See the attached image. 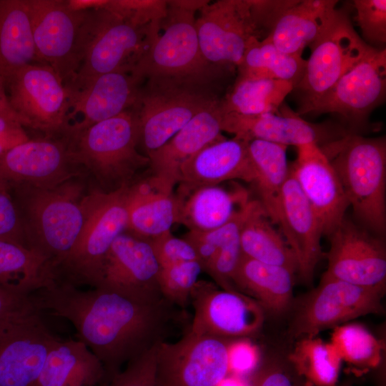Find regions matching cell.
Listing matches in <instances>:
<instances>
[{
	"mask_svg": "<svg viewBox=\"0 0 386 386\" xmlns=\"http://www.w3.org/2000/svg\"><path fill=\"white\" fill-rule=\"evenodd\" d=\"M88 350L78 340H60L48 353L36 386H62Z\"/></svg>",
	"mask_w": 386,
	"mask_h": 386,
	"instance_id": "cell-39",
	"label": "cell"
},
{
	"mask_svg": "<svg viewBox=\"0 0 386 386\" xmlns=\"http://www.w3.org/2000/svg\"><path fill=\"white\" fill-rule=\"evenodd\" d=\"M202 271L198 260L160 267L158 284L161 294L180 308L190 302L192 290Z\"/></svg>",
	"mask_w": 386,
	"mask_h": 386,
	"instance_id": "cell-40",
	"label": "cell"
},
{
	"mask_svg": "<svg viewBox=\"0 0 386 386\" xmlns=\"http://www.w3.org/2000/svg\"><path fill=\"white\" fill-rule=\"evenodd\" d=\"M330 343L354 372L368 371L381 361L380 342L362 325L352 323L335 327Z\"/></svg>",
	"mask_w": 386,
	"mask_h": 386,
	"instance_id": "cell-38",
	"label": "cell"
},
{
	"mask_svg": "<svg viewBox=\"0 0 386 386\" xmlns=\"http://www.w3.org/2000/svg\"><path fill=\"white\" fill-rule=\"evenodd\" d=\"M167 1L163 30L137 63L131 73L144 81L149 78L217 77L222 66L207 62L202 56L195 26V13L205 0Z\"/></svg>",
	"mask_w": 386,
	"mask_h": 386,
	"instance_id": "cell-8",
	"label": "cell"
},
{
	"mask_svg": "<svg viewBox=\"0 0 386 386\" xmlns=\"http://www.w3.org/2000/svg\"><path fill=\"white\" fill-rule=\"evenodd\" d=\"M60 341L34 307L0 327V386H36L45 360Z\"/></svg>",
	"mask_w": 386,
	"mask_h": 386,
	"instance_id": "cell-16",
	"label": "cell"
},
{
	"mask_svg": "<svg viewBox=\"0 0 386 386\" xmlns=\"http://www.w3.org/2000/svg\"><path fill=\"white\" fill-rule=\"evenodd\" d=\"M127 207L125 232L147 241L171 231L177 221L176 194L152 175L129 185Z\"/></svg>",
	"mask_w": 386,
	"mask_h": 386,
	"instance_id": "cell-28",
	"label": "cell"
},
{
	"mask_svg": "<svg viewBox=\"0 0 386 386\" xmlns=\"http://www.w3.org/2000/svg\"><path fill=\"white\" fill-rule=\"evenodd\" d=\"M125 21L144 26L161 22L167 16L164 0H107L103 7Z\"/></svg>",
	"mask_w": 386,
	"mask_h": 386,
	"instance_id": "cell-41",
	"label": "cell"
},
{
	"mask_svg": "<svg viewBox=\"0 0 386 386\" xmlns=\"http://www.w3.org/2000/svg\"><path fill=\"white\" fill-rule=\"evenodd\" d=\"M356 21L365 39L375 44L386 42V1L355 0Z\"/></svg>",
	"mask_w": 386,
	"mask_h": 386,
	"instance_id": "cell-42",
	"label": "cell"
},
{
	"mask_svg": "<svg viewBox=\"0 0 386 386\" xmlns=\"http://www.w3.org/2000/svg\"><path fill=\"white\" fill-rule=\"evenodd\" d=\"M337 1L303 0L294 2L274 21L266 37L279 50L302 55L306 46L318 41L339 18Z\"/></svg>",
	"mask_w": 386,
	"mask_h": 386,
	"instance_id": "cell-27",
	"label": "cell"
},
{
	"mask_svg": "<svg viewBox=\"0 0 386 386\" xmlns=\"http://www.w3.org/2000/svg\"><path fill=\"white\" fill-rule=\"evenodd\" d=\"M277 224L295 256L297 273L302 280L310 282L324 256L321 247L323 233L320 220L295 179L290 165L279 197Z\"/></svg>",
	"mask_w": 386,
	"mask_h": 386,
	"instance_id": "cell-23",
	"label": "cell"
},
{
	"mask_svg": "<svg viewBox=\"0 0 386 386\" xmlns=\"http://www.w3.org/2000/svg\"><path fill=\"white\" fill-rule=\"evenodd\" d=\"M160 24L139 26L104 8L91 10L81 61L65 87L78 90L99 75L131 72L159 34Z\"/></svg>",
	"mask_w": 386,
	"mask_h": 386,
	"instance_id": "cell-9",
	"label": "cell"
},
{
	"mask_svg": "<svg viewBox=\"0 0 386 386\" xmlns=\"http://www.w3.org/2000/svg\"><path fill=\"white\" fill-rule=\"evenodd\" d=\"M229 340L186 331L157 351V386H222L231 369Z\"/></svg>",
	"mask_w": 386,
	"mask_h": 386,
	"instance_id": "cell-11",
	"label": "cell"
},
{
	"mask_svg": "<svg viewBox=\"0 0 386 386\" xmlns=\"http://www.w3.org/2000/svg\"><path fill=\"white\" fill-rule=\"evenodd\" d=\"M291 1L219 0L199 10L195 26L201 52L209 64L237 67L251 41L269 34Z\"/></svg>",
	"mask_w": 386,
	"mask_h": 386,
	"instance_id": "cell-5",
	"label": "cell"
},
{
	"mask_svg": "<svg viewBox=\"0 0 386 386\" xmlns=\"http://www.w3.org/2000/svg\"><path fill=\"white\" fill-rule=\"evenodd\" d=\"M129 185L113 192L96 188L85 194L82 228L68 254L51 267L54 284L95 287L107 252L126 231Z\"/></svg>",
	"mask_w": 386,
	"mask_h": 386,
	"instance_id": "cell-7",
	"label": "cell"
},
{
	"mask_svg": "<svg viewBox=\"0 0 386 386\" xmlns=\"http://www.w3.org/2000/svg\"><path fill=\"white\" fill-rule=\"evenodd\" d=\"M217 77L149 78L133 107L139 145L147 156L167 142L197 114L220 99Z\"/></svg>",
	"mask_w": 386,
	"mask_h": 386,
	"instance_id": "cell-6",
	"label": "cell"
},
{
	"mask_svg": "<svg viewBox=\"0 0 386 386\" xmlns=\"http://www.w3.org/2000/svg\"><path fill=\"white\" fill-rule=\"evenodd\" d=\"M38 63L28 0H0V76Z\"/></svg>",
	"mask_w": 386,
	"mask_h": 386,
	"instance_id": "cell-31",
	"label": "cell"
},
{
	"mask_svg": "<svg viewBox=\"0 0 386 386\" xmlns=\"http://www.w3.org/2000/svg\"><path fill=\"white\" fill-rule=\"evenodd\" d=\"M107 0H66L68 7L75 11H89L103 8Z\"/></svg>",
	"mask_w": 386,
	"mask_h": 386,
	"instance_id": "cell-51",
	"label": "cell"
},
{
	"mask_svg": "<svg viewBox=\"0 0 386 386\" xmlns=\"http://www.w3.org/2000/svg\"><path fill=\"white\" fill-rule=\"evenodd\" d=\"M14 110L31 129L63 133L69 112V93L55 71L45 64L24 66L6 79Z\"/></svg>",
	"mask_w": 386,
	"mask_h": 386,
	"instance_id": "cell-14",
	"label": "cell"
},
{
	"mask_svg": "<svg viewBox=\"0 0 386 386\" xmlns=\"http://www.w3.org/2000/svg\"><path fill=\"white\" fill-rule=\"evenodd\" d=\"M240 244L244 257L284 267L295 274L297 272V262L292 250L282 233L273 227L260 202L243 224Z\"/></svg>",
	"mask_w": 386,
	"mask_h": 386,
	"instance_id": "cell-34",
	"label": "cell"
},
{
	"mask_svg": "<svg viewBox=\"0 0 386 386\" xmlns=\"http://www.w3.org/2000/svg\"><path fill=\"white\" fill-rule=\"evenodd\" d=\"M279 111L256 116L223 112L222 131L247 141L261 139L297 147L311 143L322 146L345 135L329 126L310 123L284 107Z\"/></svg>",
	"mask_w": 386,
	"mask_h": 386,
	"instance_id": "cell-25",
	"label": "cell"
},
{
	"mask_svg": "<svg viewBox=\"0 0 386 386\" xmlns=\"http://www.w3.org/2000/svg\"><path fill=\"white\" fill-rule=\"evenodd\" d=\"M386 91V50L372 47L320 99L298 112L335 113L360 122L384 99Z\"/></svg>",
	"mask_w": 386,
	"mask_h": 386,
	"instance_id": "cell-18",
	"label": "cell"
},
{
	"mask_svg": "<svg viewBox=\"0 0 386 386\" xmlns=\"http://www.w3.org/2000/svg\"><path fill=\"white\" fill-rule=\"evenodd\" d=\"M68 140L29 139L0 155V179L9 186H57L80 174Z\"/></svg>",
	"mask_w": 386,
	"mask_h": 386,
	"instance_id": "cell-19",
	"label": "cell"
},
{
	"mask_svg": "<svg viewBox=\"0 0 386 386\" xmlns=\"http://www.w3.org/2000/svg\"><path fill=\"white\" fill-rule=\"evenodd\" d=\"M29 139L19 122L0 117V155Z\"/></svg>",
	"mask_w": 386,
	"mask_h": 386,
	"instance_id": "cell-49",
	"label": "cell"
},
{
	"mask_svg": "<svg viewBox=\"0 0 386 386\" xmlns=\"http://www.w3.org/2000/svg\"><path fill=\"white\" fill-rule=\"evenodd\" d=\"M105 372L102 364L88 350L67 377L62 386H96L104 385Z\"/></svg>",
	"mask_w": 386,
	"mask_h": 386,
	"instance_id": "cell-46",
	"label": "cell"
},
{
	"mask_svg": "<svg viewBox=\"0 0 386 386\" xmlns=\"http://www.w3.org/2000/svg\"><path fill=\"white\" fill-rule=\"evenodd\" d=\"M34 308L29 296L0 287V327Z\"/></svg>",
	"mask_w": 386,
	"mask_h": 386,
	"instance_id": "cell-48",
	"label": "cell"
},
{
	"mask_svg": "<svg viewBox=\"0 0 386 386\" xmlns=\"http://www.w3.org/2000/svg\"><path fill=\"white\" fill-rule=\"evenodd\" d=\"M190 302L194 315L187 331L196 335L227 340L251 337L264 320V311L250 297L208 281L196 282Z\"/></svg>",
	"mask_w": 386,
	"mask_h": 386,
	"instance_id": "cell-13",
	"label": "cell"
},
{
	"mask_svg": "<svg viewBox=\"0 0 386 386\" xmlns=\"http://www.w3.org/2000/svg\"><path fill=\"white\" fill-rule=\"evenodd\" d=\"M29 297L40 313L47 312L73 325L77 340L104 367L102 386L123 365L167 342L183 321L181 309L162 295L135 298L101 288L51 284Z\"/></svg>",
	"mask_w": 386,
	"mask_h": 386,
	"instance_id": "cell-1",
	"label": "cell"
},
{
	"mask_svg": "<svg viewBox=\"0 0 386 386\" xmlns=\"http://www.w3.org/2000/svg\"><path fill=\"white\" fill-rule=\"evenodd\" d=\"M28 4L39 59L66 85L80 66L91 10L72 11L64 0H28Z\"/></svg>",
	"mask_w": 386,
	"mask_h": 386,
	"instance_id": "cell-10",
	"label": "cell"
},
{
	"mask_svg": "<svg viewBox=\"0 0 386 386\" xmlns=\"http://www.w3.org/2000/svg\"><path fill=\"white\" fill-rule=\"evenodd\" d=\"M6 89V80L0 76V117L16 121L24 127H29L28 122L19 115L11 106Z\"/></svg>",
	"mask_w": 386,
	"mask_h": 386,
	"instance_id": "cell-50",
	"label": "cell"
},
{
	"mask_svg": "<svg viewBox=\"0 0 386 386\" xmlns=\"http://www.w3.org/2000/svg\"><path fill=\"white\" fill-rule=\"evenodd\" d=\"M158 346L129 362L123 371L117 374L104 386H157Z\"/></svg>",
	"mask_w": 386,
	"mask_h": 386,
	"instance_id": "cell-43",
	"label": "cell"
},
{
	"mask_svg": "<svg viewBox=\"0 0 386 386\" xmlns=\"http://www.w3.org/2000/svg\"><path fill=\"white\" fill-rule=\"evenodd\" d=\"M384 292L322 277L301 303L292 324V334L301 338L315 337L323 330L358 317L382 313Z\"/></svg>",
	"mask_w": 386,
	"mask_h": 386,
	"instance_id": "cell-12",
	"label": "cell"
},
{
	"mask_svg": "<svg viewBox=\"0 0 386 386\" xmlns=\"http://www.w3.org/2000/svg\"><path fill=\"white\" fill-rule=\"evenodd\" d=\"M287 147L261 139L248 142L258 199L273 224H277L279 197L288 177L290 165L287 159Z\"/></svg>",
	"mask_w": 386,
	"mask_h": 386,
	"instance_id": "cell-33",
	"label": "cell"
},
{
	"mask_svg": "<svg viewBox=\"0 0 386 386\" xmlns=\"http://www.w3.org/2000/svg\"><path fill=\"white\" fill-rule=\"evenodd\" d=\"M142 83L131 72L119 70L99 75L78 90L66 89L69 112L64 135H75L132 109Z\"/></svg>",
	"mask_w": 386,
	"mask_h": 386,
	"instance_id": "cell-21",
	"label": "cell"
},
{
	"mask_svg": "<svg viewBox=\"0 0 386 386\" xmlns=\"http://www.w3.org/2000/svg\"><path fill=\"white\" fill-rule=\"evenodd\" d=\"M371 48L342 11L326 34L310 46L303 76L295 87L303 94L300 111L322 98Z\"/></svg>",
	"mask_w": 386,
	"mask_h": 386,
	"instance_id": "cell-15",
	"label": "cell"
},
{
	"mask_svg": "<svg viewBox=\"0 0 386 386\" xmlns=\"http://www.w3.org/2000/svg\"><path fill=\"white\" fill-rule=\"evenodd\" d=\"M297 148V159L290 168L320 220L323 234L329 237L345 217L349 202L320 146L311 143Z\"/></svg>",
	"mask_w": 386,
	"mask_h": 386,
	"instance_id": "cell-22",
	"label": "cell"
},
{
	"mask_svg": "<svg viewBox=\"0 0 386 386\" xmlns=\"http://www.w3.org/2000/svg\"><path fill=\"white\" fill-rule=\"evenodd\" d=\"M247 386H300L288 370L274 363L257 364L249 372ZM307 386V385H306Z\"/></svg>",
	"mask_w": 386,
	"mask_h": 386,
	"instance_id": "cell-47",
	"label": "cell"
},
{
	"mask_svg": "<svg viewBox=\"0 0 386 386\" xmlns=\"http://www.w3.org/2000/svg\"><path fill=\"white\" fill-rule=\"evenodd\" d=\"M296 373L309 386H337L342 360L331 343L302 337L290 355Z\"/></svg>",
	"mask_w": 386,
	"mask_h": 386,
	"instance_id": "cell-37",
	"label": "cell"
},
{
	"mask_svg": "<svg viewBox=\"0 0 386 386\" xmlns=\"http://www.w3.org/2000/svg\"><path fill=\"white\" fill-rule=\"evenodd\" d=\"M306 64L302 55L282 52L266 38L254 39L237 67V76L287 81L295 87L303 76Z\"/></svg>",
	"mask_w": 386,
	"mask_h": 386,
	"instance_id": "cell-36",
	"label": "cell"
},
{
	"mask_svg": "<svg viewBox=\"0 0 386 386\" xmlns=\"http://www.w3.org/2000/svg\"><path fill=\"white\" fill-rule=\"evenodd\" d=\"M9 187L26 247L46 258L51 269L72 248L82 228L86 194L83 183L74 177L50 188Z\"/></svg>",
	"mask_w": 386,
	"mask_h": 386,
	"instance_id": "cell-2",
	"label": "cell"
},
{
	"mask_svg": "<svg viewBox=\"0 0 386 386\" xmlns=\"http://www.w3.org/2000/svg\"><path fill=\"white\" fill-rule=\"evenodd\" d=\"M223 112L221 99L193 117L167 142L147 155L153 176L173 191L181 165L207 144L222 136Z\"/></svg>",
	"mask_w": 386,
	"mask_h": 386,
	"instance_id": "cell-26",
	"label": "cell"
},
{
	"mask_svg": "<svg viewBox=\"0 0 386 386\" xmlns=\"http://www.w3.org/2000/svg\"><path fill=\"white\" fill-rule=\"evenodd\" d=\"M294 89V84L287 81L237 76L221 99V107L224 112L244 116L279 114L283 101Z\"/></svg>",
	"mask_w": 386,
	"mask_h": 386,
	"instance_id": "cell-35",
	"label": "cell"
},
{
	"mask_svg": "<svg viewBox=\"0 0 386 386\" xmlns=\"http://www.w3.org/2000/svg\"><path fill=\"white\" fill-rule=\"evenodd\" d=\"M248 142L234 136L205 146L181 165L176 195L230 180L253 183L255 171L248 151Z\"/></svg>",
	"mask_w": 386,
	"mask_h": 386,
	"instance_id": "cell-24",
	"label": "cell"
},
{
	"mask_svg": "<svg viewBox=\"0 0 386 386\" xmlns=\"http://www.w3.org/2000/svg\"><path fill=\"white\" fill-rule=\"evenodd\" d=\"M295 273L242 255L233 276L237 290L253 299L264 311L282 314L289 309L293 295Z\"/></svg>",
	"mask_w": 386,
	"mask_h": 386,
	"instance_id": "cell-29",
	"label": "cell"
},
{
	"mask_svg": "<svg viewBox=\"0 0 386 386\" xmlns=\"http://www.w3.org/2000/svg\"><path fill=\"white\" fill-rule=\"evenodd\" d=\"M53 284L50 262L40 254L0 239V287L24 296Z\"/></svg>",
	"mask_w": 386,
	"mask_h": 386,
	"instance_id": "cell-32",
	"label": "cell"
},
{
	"mask_svg": "<svg viewBox=\"0 0 386 386\" xmlns=\"http://www.w3.org/2000/svg\"><path fill=\"white\" fill-rule=\"evenodd\" d=\"M329 238L328 266L322 277L385 292L386 252L381 239L346 217Z\"/></svg>",
	"mask_w": 386,
	"mask_h": 386,
	"instance_id": "cell-17",
	"label": "cell"
},
{
	"mask_svg": "<svg viewBox=\"0 0 386 386\" xmlns=\"http://www.w3.org/2000/svg\"><path fill=\"white\" fill-rule=\"evenodd\" d=\"M65 137L75 164L86 169L102 191L129 185L139 172L149 168V157L138 150V122L133 108Z\"/></svg>",
	"mask_w": 386,
	"mask_h": 386,
	"instance_id": "cell-4",
	"label": "cell"
},
{
	"mask_svg": "<svg viewBox=\"0 0 386 386\" xmlns=\"http://www.w3.org/2000/svg\"><path fill=\"white\" fill-rule=\"evenodd\" d=\"M0 239L26 247L23 226L18 209L9 185L1 179Z\"/></svg>",
	"mask_w": 386,
	"mask_h": 386,
	"instance_id": "cell-45",
	"label": "cell"
},
{
	"mask_svg": "<svg viewBox=\"0 0 386 386\" xmlns=\"http://www.w3.org/2000/svg\"><path fill=\"white\" fill-rule=\"evenodd\" d=\"M159 269L149 242L124 232L107 252L94 288L135 298L157 297L162 295Z\"/></svg>",
	"mask_w": 386,
	"mask_h": 386,
	"instance_id": "cell-20",
	"label": "cell"
},
{
	"mask_svg": "<svg viewBox=\"0 0 386 386\" xmlns=\"http://www.w3.org/2000/svg\"><path fill=\"white\" fill-rule=\"evenodd\" d=\"M335 169L356 218L383 236L386 228L385 137L345 136L320 146Z\"/></svg>",
	"mask_w": 386,
	"mask_h": 386,
	"instance_id": "cell-3",
	"label": "cell"
},
{
	"mask_svg": "<svg viewBox=\"0 0 386 386\" xmlns=\"http://www.w3.org/2000/svg\"><path fill=\"white\" fill-rule=\"evenodd\" d=\"M149 242L160 267L198 260L197 253L192 244L184 238L174 237L171 231Z\"/></svg>",
	"mask_w": 386,
	"mask_h": 386,
	"instance_id": "cell-44",
	"label": "cell"
},
{
	"mask_svg": "<svg viewBox=\"0 0 386 386\" xmlns=\"http://www.w3.org/2000/svg\"><path fill=\"white\" fill-rule=\"evenodd\" d=\"M176 196L179 202L177 223L198 232L222 226L249 200L242 188L229 190L219 185L202 187Z\"/></svg>",
	"mask_w": 386,
	"mask_h": 386,
	"instance_id": "cell-30",
	"label": "cell"
}]
</instances>
